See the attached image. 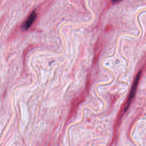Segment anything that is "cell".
Instances as JSON below:
<instances>
[{
    "label": "cell",
    "instance_id": "obj_3",
    "mask_svg": "<svg viewBox=\"0 0 146 146\" xmlns=\"http://www.w3.org/2000/svg\"><path fill=\"white\" fill-rule=\"evenodd\" d=\"M120 1H121V0H112V1L113 2H117Z\"/></svg>",
    "mask_w": 146,
    "mask_h": 146
},
{
    "label": "cell",
    "instance_id": "obj_2",
    "mask_svg": "<svg viewBox=\"0 0 146 146\" xmlns=\"http://www.w3.org/2000/svg\"><path fill=\"white\" fill-rule=\"evenodd\" d=\"M36 13L35 11H33L29 15V18H27V21L25 23L24 25L22 26V28L25 30H27L34 22L36 18Z\"/></svg>",
    "mask_w": 146,
    "mask_h": 146
},
{
    "label": "cell",
    "instance_id": "obj_1",
    "mask_svg": "<svg viewBox=\"0 0 146 146\" xmlns=\"http://www.w3.org/2000/svg\"><path fill=\"white\" fill-rule=\"evenodd\" d=\"M141 71H139L138 72V74H137L136 76V78H135V80L134 81V83L133 84V86L131 88V92H130V94H129V98L128 99V100L125 105V108H124V111H127V110L128 109V108L129 107V104L131 103V102L132 100V99H133L134 95H135V92H136V88H137V84H138V83H139V79H140V75H141Z\"/></svg>",
    "mask_w": 146,
    "mask_h": 146
}]
</instances>
